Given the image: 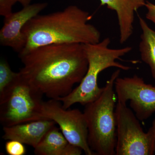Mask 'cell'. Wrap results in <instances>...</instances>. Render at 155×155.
<instances>
[{
    "instance_id": "obj_5",
    "label": "cell",
    "mask_w": 155,
    "mask_h": 155,
    "mask_svg": "<svg viewBox=\"0 0 155 155\" xmlns=\"http://www.w3.org/2000/svg\"><path fill=\"white\" fill-rule=\"evenodd\" d=\"M19 74L17 79L0 95V121L4 126L41 119L43 95Z\"/></svg>"
},
{
    "instance_id": "obj_14",
    "label": "cell",
    "mask_w": 155,
    "mask_h": 155,
    "mask_svg": "<svg viewBox=\"0 0 155 155\" xmlns=\"http://www.w3.org/2000/svg\"><path fill=\"white\" fill-rule=\"evenodd\" d=\"M19 72H13L5 59L0 62V95L4 93L19 76Z\"/></svg>"
},
{
    "instance_id": "obj_2",
    "label": "cell",
    "mask_w": 155,
    "mask_h": 155,
    "mask_svg": "<svg viewBox=\"0 0 155 155\" xmlns=\"http://www.w3.org/2000/svg\"><path fill=\"white\" fill-rule=\"evenodd\" d=\"M91 18L89 12L75 5L49 14H39L22 29L25 45L19 56L47 45L98 43L101 33L88 23Z\"/></svg>"
},
{
    "instance_id": "obj_15",
    "label": "cell",
    "mask_w": 155,
    "mask_h": 155,
    "mask_svg": "<svg viewBox=\"0 0 155 155\" xmlns=\"http://www.w3.org/2000/svg\"><path fill=\"white\" fill-rule=\"evenodd\" d=\"M5 149L9 155H24L26 152L24 144L17 140H8L6 143Z\"/></svg>"
},
{
    "instance_id": "obj_4",
    "label": "cell",
    "mask_w": 155,
    "mask_h": 155,
    "mask_svg": "<svg viewBox=\"0 0 155 155\" xmlns=\"http://www.w3.org/2000/svg\"><path fill=\"white\" fill-rule=\"evenodd\" d=\"M111 41L106 38L98 43L84 44L88 67L84 77L79 85L72 90L69 94L58 98L63 107L68 109L76 103L83 106L94 101L101 95L104 87L98 85L99 75L104 70L110 67L127 71L130 69L116 61L132 50L130 47L119 49L109 48Z\"/></svg>"
},
{
    "instance_id": "obj_6",
    "label": "cell",
    "mask_w": 155,
    "mask_h": 155,
    "mask_svg": "<svg viewBox=\"0 0 155 155\" xmlns=\"http://www.w3.org/2000/svg\"><path fill=\"white\" fill-rule=\"evenodd\" d=\"M117 102L115 109L116 155L154 154L155 136L151 127L147 132H144L139 120L126 103Z\"/></svg>"
},
{
    "instance_id": "obj_16",
    "label": "cell",
    "mask_w": 155,
    "mask_h": 155,
    "mask_svg": "<svg viewBox=\"0 0 155 155\" xmlns=\"http://www.w3.org/2000/svg\"><path fill=\"white\" fill-rule=\"evenodd\" d=\"M17 0H0V15L6 17L11 15L12 8Z\"/></svg>"
},
{
    "instance_id": "obj_12",
    "label": "cell",
    "mask_w": 155,
    "mask_h": 155,
    "mask_svg": "<svg viewBox=\"0 0 155 155\" xmlns=\"http://www.w3.org/2000/svg\"><path fill=\"white\" fill-rule=\"evenodd\" d=\"M82 150L69 143L59 128L54 126L34 148L37 155H80Z\"/></svg>"
},
{
    "instance_id": "obj_3",
    "label": "cell",
    "mask_w": 155,
    "mask_h": 155,
    "mask_svg": "<svg viewBox=\"0 0 155 155\" xmlns=\"http://www.w3.org/2000/svg\"><path fill=\"white\" fill-rule=\"evenodd\" d=\"M121 69H118L107 81L101 94L85 106V116L90 147L96 155H116L117 133L115 105L117 95L115 81Z\"/></svg>"
},
{
    "instance_id": "obj_18",
    "label": "cell",
    "mask_w": 155,
    "mask_h": 155,
    "mask_svg": "<svg viewBox=\"0 0 155 155\" xmlns=\"http://www.w3.org/2000/svg\"><path fill=\"white\" fill-rule=\"evenodd\" d=\"M31 0H17V2L21 4L23 7H25L30 5Z\"/></svg>"
},
{
    "instance_id": "obj_7",
    "label": "cell",
    "mask_w": 155,
    "mask_h": 155,
    "mask_svg": "<svg viewBox=\"0 0 155 155\" xmlns=\"http://www.w3.org/2000/svg\"><path fill=\"white\" fill-rule=\"evenodd\" d=\"M40 117L57 123L69 143L80 147L86 155H96L88 144L85 116L79 110L65 109L60 101L51 99L42 103Z\"/></svg>"
},
{
    "instance_id": "obj_1",
    "label": "cell",
    "mask_w": 155,
    "mask_h": 155,
    "mask_svg": "<svg viewBox=\"0 0 155 155\" xmlns=\"http://www.w3.org/2000/svg\"><path fill=\"white\" fill-rule=\"evenodd\" d=\"M21 77L36 91L52 99L67 95L87 71L84 44L43 46L19 55Z\"/></svg>"
},
{
    "instance_id": "obj_10",
    "label": "cell",
    "mask_w": 155,
    "mask_h": 155,
    "mask_svg": "<svg viewBox=\"0 0 155 155\" xmlns=\"http://www.w3.org/2000/svg\"><path fill=\"white\" fill-rule=\"evenodd\" d=\"M102 6L115 11L119 31V42L125 43L132 36L135 15L139 9L145 6V0H99Z\"/></svg>"
},
{
    "instance_id": "obj_11",
    "label": "cell",
    "mask_w": 155,
    "mask_h": 155,
    "mask_svg": "<svg viewBox=\"0 0 155 155\" xmlns=\"http://www.w3.org/2000/svg\"><path fill=\"white\" fill-rule=\"evenodd\" d=\"M55 123L48 119H40L11 126H4L3 138L17 140L35 148L45 134Z\"/></svg>"
},
{
    "instance_id": "obj_8",
    "label": "cell",
    "mask_w": 155,
    "mask_h": 155,
    "mask_svg": "<svg viewBox=\"0 0 155 155\" xmlns=\"http://www.w3.org/2000/svg\"><path fill=\"white\" fill-rule=\"evenodd\" d=\"M115 90L117 101H129L130 108L140 121L148 119L155 113V86L146 83L138 75L117 78Z\"/></svg>"
},
{
    "instance_id": "obj_19",
    "label": "cell",
    "mask_w": 155,
    "mask_h": 155,
    "mask_svg": "<svg viewBox=\"0 0 155 155\" xmlns=\"http://www.w3.org/2000/svg\"><path fill=\"white\" fill-rule=\"evenodd\" d=\"M153 131V133L154 134V135L155 136V118L154 119L152 123V126L151 127Z\"/></svg>"
},
{
    "instance_id": "obj_13",
    "label": "cell",
    "mask_w": 155,
    "mask_h": 155,
    "mask_svg": "<svg viewBox=\"0 0 155 155\" xmlns=\"http://www.w3.org/2000/svg\"><path fill=\"white\" fill-rule=\"evenodd\" d=\"M138 19L142 31L139 45L140 57L142 61L148 65L155 80V31L150 28L145 19L140 16Z\"/></svg>"
},
{
    "instance_id": "obj_9",
    "label": "cell",
    "mask_w": 155,
    "mask_h": 155,
    "mask_svg": "<svg viewBox=\"0 0 155 155\" xmlns=\"http://www.w3.org/2000/svg\"><path fill=\"white\" fill-rule=\"evenodd\" d=\"M46 3L30 4L20 11L5 17L4 25L0 31V43L12 48L18 54L25 45L22 29L27 22L39 14L47 7Z\"/></svg>"
},
{
    "instance_id": "obj_17",
    "label": "cell",
    "mask_w": 155,
    "mask_h": 155,
    "mask_svg": "<svg viewBox=\"0 0 155 155\" xmlns=\"http://www.w3.org/2000/svg\"><path fill=\"white\" fill-rule=\"evenodd\" d=\"M145 7L147 8V11L146 14L147 19L155 24V5L147 1Z\"/></svg>"
}]
</instances>
